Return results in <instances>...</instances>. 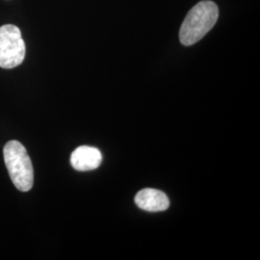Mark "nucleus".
I'll use <instances>...</instances> for the list:
<instances>
[{"label":"nucleus","instance_id":"20e7f679","mask_svg":"<svg viewBox=\"0 0 260 260\" xmlns=\"http://www.w3.org/2000/svg\"><path fill=\"white\" fill-rule=\"evenodd\" d=\"M103 154L100 149L89 146H81L75 149L71 155V164L79 172L93 171L100 167Z\"/></svg>","mask_w":260,"mask_h":260},{"label":"nucleus","instance_id":"f03ea898","mask_svg":"<svg viewBox=\"0 0 260 260\" xmlns=\"http://www.w3.org/2000/svg\"><path fill=\"white\" fill-rule=\"evenodd\" d=\"M3 156L14 185L21 192L31 190L34 183V170L23 145L16 140L10 141L3 149Z\"/></svg>","mask_w":260,"mask_h":260},{"label":"nucleus","instance_id":"7ed1b4c3","mask_svg":"<svg viewBox=\"0 0 260 260\" xmlns=\"http://www.w3.org/2000/svg\"><path fill=\"white\" fill-rule=\"evenodd\" d=\"M25 58V44L19 28L13 24L0 27V68L13 69Z\"/></svg>","mask_w":260,"mask_h":260},{"label":"nucleus","instance_id":"39448f33","mask_svg":"<svg viewBox=\"0 0 260 260\" xmlns=\"http://www.w3.org/2000/svg\"><path fill=\"white\" fill-rule=\"evenodd\" d=\"M135 203L139 208L149 212L164 211L170 206V201L166 194L151 188L143 189L138 192L135 197Z\"/></svg>","mask_w":260,"mask_h":260},{"label":"nucleus","instance_id":"f257e3e1","mask_svg":"<svg viewBox=\"0 0 260 260\" xmlns=\"http://www.w3.org/2000/svg\"><path fill=\"white\" fill-rule=\"evenodd\" d=\"M219 18V9L210 0L199 2L187 14L179 30L180 43L192 46L202 40L214 27Z\"/></svg>","mask_w":260,"mask_h":260}]
</instances>
